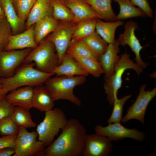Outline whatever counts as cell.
<instances>
[{
    "instance_id": "6da1fadb",
    "label": "cell",
    "mask_w": 156,
    "mask_h": 156,
    "mask_svg": "<svg viewBox=\"0 0 156 156\" xmlns=\"http://www.w3.org/2000/svg\"><path fill=\"white\" fill-rule=\"evenodd\" d=\"M57 138L43 151L41 156H80L84 151L86 131L77 119L71 118Z\"/></svg>"
},
{
    "instance_id": "7a4b0ae2",
    "label": "cell",
    "mask_w": 156,
    "mask_h": 156,
    "mask_svg": "<svg viewBox=\"0 0 156 156\" xmlns=\"http://www.w3.org/2000/svg\"><path fill=\"white\" fill-rule=\"evenodd\" d=\"M35 66L34 62L24 63L16 70L12 76L0 78L2 88L8 92L24 86L42 85L49 78L55 75L51 73L40 71L35 68Z\"/></svg>"
},
{
    "instance_id": "3957f363",
    "label": "cell",
    "mask_w": 156,
    "mask_h": 156,
    "mask_svg": "<svg viewBox=\"0 0 156 156\" xmlns=\"http://www.w3.org/2000/svg\"><path fill=\"white\" fill-rule=\"evenodd\" d=\"M86 76H57L49 78L44 83V86L53 96L55 101L64 100L69 101L77 106L81 102L74 93L75 87L84 83Z\"/></svg>"
},
{
    "instance_id": "277c9868",
    "label": "cell",
    "mask_w": 156,
    "mask_h": 156,
    "mask_svg": "<svg viewBox=\"0 0 156 156\" xmlns=\"http://www.w3.org/2000/svg\"><path fill=\"white\" fill-rule=\"evenodd\" d=\"M130 55L127 52L122 55L114 66L113 74L109 77L105 78L104 88L107 99L111 105H113L117 98L118 90L121 86L122 75L128 69L135 70L139 75L143 71V68L135 63L130 58Z\"/></svg>"
},
{
    "instance_id": "5b68a950",
    "label": "cell",
    "mask_w": 156,
    "mask_h": 156,
    "mask_svg": "<svg viewBox=\"0 0 156 156\" xmlns=\"http://www.w3.org/2000/svg\"><path fill=\"white\" fill-rule=\"evenodd\" d=\"M68 120L64 112L60 108L45 112L44 119L37 127L38 140L45 146L49 145L59 132L65 127Z\"/></svg>"
},
{
    "instance_id": "8992f818",
    "label": "cell",
    "mask_w": 156,
    "mask_h": 156,
    "mask_svg": "<svg viewBox=\"0 0 156 156\" xmlns=\"http://www.w3.org/2000/svg\"><path fill=\"white\" fill-rule=\"evenodd\" d=\"M54 45L48 39L33 49L24 61V63L34 62L36 68L42 71L51 73L60 64Z\"/></svg>"
},
{
    "instance_id": "52a82bcc",
    "label": "cell",
    "mask_w": 156,
    "mask_h": 156,
    "mask_svg": "<svg viewBox=\"0 0 156 156\" xmlns=\"http://www.w3.org/2000/svg\"><path fill=\"white\" fill-rule=\"evenodd\" d=\"M38 136L36 131L30 132L26 128L19 127L13 156H40L46 146L43 142L37 140Z\"/></svg>"
},
{
    "instance_id": "ba28073f",
    "label": "cell",
    "mask_w": 156,
    "mask_h": 156,
    "mask_svg": "<svg viewBox=\"0 0 156 156\" xmlns=\"http://www.w3.org/2000/svg\"><path fill=\"white\" fill-rule=\"evenodd\" d=\"M146 85H142L138 95L134 103L128 108L125 116L122 121L125 123L132 119L139 121L144 124V119L147 107L151 100L156 95V88L153 89L145 90Z\"/></svg>"
},
{
    "instance_id": "9c48e42d",
    "label": "cell",
    "mask_w": 156,
    "mask_h": 156,
    "mask_svg": "<svg viewBox=\"0 0 156 156\" xmlns=\"http://www.w3.org/2000/svg\"><path fill=\"white\" fill-rule=\"evenodd\" d=\"M33 49L0 51V78L12 76Z\"/></svg>"
},
{
    "instance_id": "30bf717a",
    "label": "cell",
    "mask_w": 156,
    "mask_h": 156,
    "mask_svg": "<svg viewBox=\"0 0 156 156\" xmlns=\"http://www.w3.org/2000/svg\"><path fill=\"white\" fill-rule=\"evenodd\" d=\"M108 124V126L105 127L100 125H97L94 128L95 132L107 137L111 141L129 138L142 142L145 138L144 132L135 129L127 128L120 122Z\"/></svg>"
},
{
    "instance_id": "8fae6325",
    "label": "cell",
    "mask_w": 156,
    "mask_h": 156,
    "mask_svg": "<svg viewBox=\"0 0 156 156\" xmlns=\"http://www.w3.org/2000/svg\"><path fill=\"white\" fill-rule=\"evenodd\" d=\"M77 23L64 22L60 23L48 38L54 44L60 64L66 53Z\"/></svg>"
},
{
    "instance_id": "7c38bea8",
    "label": "cell",
    "mask_w": 156,
    "mask_h": 156,
    "mask_svg": "<svg viewBox=\"0 0 156 156\" xmlns=\"http://www.w3.org/2000/svg\"><path fill=\"white\" fill-rule=\"evenodd\" d=\"M136 22L132 21L127 22L124 25V31L120 34L116 39L120 45H128L134 53L136 63L143 69L145 68L147 64L142 60L140 53L143 47L140 44L139 40L135 34V30L138 28Z\"/></svg>"
},
{
    "instance_id": "4fadbf2b",
    "label": "cell",
    "mask_w": 156,
    "mask_h": 156,
    "mask_svg": "<svg viewBox=\"0 0 156 156\" xmlns=\"http://www.w3.org/2000/svg\"><path fill=\"white\" fill-rule=\"evenodd\" d=\"M113 148L111 141L106 136L96 133L87 134L83 156H107Z\"/></svg>"
},
{
    "instance_id": "5bb4252c",
    "label": "cell",
    "mask_w": 156,
    "mask_h": 156,
    "mask_svg": "<svg viewBox=\"0 0 156 156\" xmlns=\"http://www.w3.org/2000/svg\"><path fill=\"white\" fill-rule=\"evenodd\" d=\"M34 26L32 25L21 33L12 35L5 48V51L23 49L36 48L38 45L34 38Z\"/></svg>"
},
{
    "instance_id": "9a60e30c",
    "label": "cell",
    "mask_w": 156,
    "mask_h": 156,
    "mask_svg": "<svg viewBox=\"0 0 156 156\" xmlns=\"http://www.w3.org/2000/svg\"><path fill=\"white\" fill-rule=\"evenodd\" d=\"M70 9L75 22L89 18L103 19L89 4L84 0H61Z\"/></svg>"
},
{
    "instance_id": "2e32d148",
    "label": "cell",
    "mask_w": 156,
    "mask_h": 156,
    "mask_svg": "<svg viewBox=\"0 0 156 156\" xmlns=\"http://www.w3.org/2000/svg\"><path fill=\"white\" fill-rule=\"evenodd\" d=\"M119 45L117 40L114 42L108 44L106 51L98 57V60L105 74V78L109 77L114 73L115 65L120 57L118 55Z\"/></svg>"
},
{
    "instance_id": "e0dca14e",
    "label": "cell",
    "mask_w": 156,
    "mask_h": 156,
    "mask_svg": "<svg viewBox=\"0 0 156 156\" xmlns=\"http://www.w3.org/2000/svg\"><path fill=\"white\" fill-rule=\"evenodd\" d=\"M34 87L25 86L18 88L6 94L8 101L14 106L21 107L29 110L32 107Z\"/></svg>"
},
{
    "instance_id": "ac0fdd59",
    "label": "cell",
    "mask_w": 156,
    "mask_h": 156,
    "mask_svg": "<svg viewBox=\"0 0 156 156\" xmlns=\"http://www.w3.org/2000/svg\"><path fill=\"white\" fill-rule=\"evenodd\" d=\"M55 101L53 96L44 86L34 87L32 107L41 112H46L53 109Z\"/></svg>"
},
{
    "instance_id": "d6986e66",
    "label": "cell",
    "mask_w": 156,
    "mask_h": 156,
    "mask_svg": "<svg viewBox=\"0 0 156 156\" xmlns=\"http://www.w3.org/2000/svg\"><path fill=\"white\" fill-rule=\"evenodd\" d=\"M51 73L57 76H87L89 75L73 58L66 53L60 64Z\"/></svg>"
},
{
    "instance_id": "ffe728a7",
    "label": "cell",
    "mask_w": 156,
    "mask_h": 156,
    "mask_svg": "<svg viewBox=\"0 0 156 156\" xmlns=\"http://www.w3.org/2000/svg\"><path fill=\"white\" fill-rule=\"evenodd\" d=\"M52 12L50 0H36L27 16L26 28L28 29L46 16H52Z\"/></svg>"
},
{
    "instance_id": "44dd1931",
    "label": "cell",
    "mask_w": 156,
    "mask_h": 156,
    "mask_svg": "<svg viewBox=\"0 0 156 156\" xmlns=\"http://www.w3.org/2000/svg\"><path fill=\"white\" fill-rule=\"evenodd\" d=\"M35 24L34 29V38L38 45L47 35L54 31L60 23L52 16L48 15Z\"/></svg>"
},
{
    "instance_id": "7402d4cb",
    "label": "cell",
    "mask_w": 156,
    "mask_h": 156,
    "mask_svg": "<svg viewBox=\"0 0 156 156\" xmlns=\"http://www.w3.org/2000/svg\"><path fill=\"white\" fill-rule=\"evenodd\" d=\"M1 5L6 19L9 23L12 33L14 35L19 33L24 26V22L18 16L12 0H0Z\"/></svg>"
},
{
    "instance_id": "603a6c76",
    "label": "cell",
    "mask_w": 156,
    "mask_h": 156,
    "mask_svg": "<svg viewBox=\"0 0 156 156\" xmlns=\"http://www.w3.org/2000/svg\"><path fill=\"white\" fill-rule=\"evenodd\" d=\"M123 24L120 20L105 22L97 19L95 31L108 44L113 43L116 41L115 36L117 28Z\"/></svg>"
},
{
    "instance_id": "cb8c5ba5",
    "label": "cell",
    "mask_w": 156,
    "mask_h": 156,
    "mask_svg": "<svg viewBox=\"0 0 156 156\" xmlns=\"http://www.w3.org/2000/svg\"><path fill=\"white\" fill-rule=\"evenodd\" d=\"M106 21H117L112 5V0H84Z\"/></svg>"
},
{
    "instance_id": "d4e9b609",
    "label": "cell",
    "mask_w": 156,
    "mask_h": 156,
    "mask_svg": "<svg viewBox=\"0 0 156 156\" xmlns=\"http://www.w3.org/2000/svg\"><path fill=\"white\" fill-rule=\"evenodd\" d=\"M117 2L120 7V11L117 15V20H124L127 18L146 16L143 12L138 8L136 7L130 0H113Z\"/></svg>"
},
{
    "instance_id": "484cf974",
    "label": "cell",
    "mask_w": 156,
    "mask_h": 156,
    "mask_svg": "<svg viewBox=\"0 0 156 156\" xmlns=\"http://www.w3.org/2000/svg\"><path fill=\"white\" fill-rule=\"evenodd\" d=\"M66 53L74 59L90 57L98 60V57L81 39H72Z\"/></svg>"
},
{
    "instance_id": "4316f807",
    "label": "cell",
    "mask_w": 156,
    "mask_h": 156,
    "mask_svg": "<svg viewBox=\"0 0 156 156\" xmlns=\"http://www.w3.org/2000/svg\"><path fill=\"white\" fill-rule=\"evenodd\" d=\"M11 117L19 127L27 129L34 127L36 125L31 119L29 110L21 107H14Z\"/></svg>"
},
{
    "instance_id": "83f0119b",
    "label": "cell",
    "mask_w": 156,
    "mask_h": 156,
    "mask_svg": "<svg viewBox=\"0 0 156 156\" xmlns=\"http://www.w3.org/2000/svg\"><path fill=\"white\" fill-rule=\"evenodd\" d=\"M50 1L52 7V16L53 18L64 22L76 23L71 11L61 0Z\"/></svg>"
},
{
    "instance_id": "f1b7e54d",
    "label": "cell",
    "mask_w": 156,
    "mask_h": 156,
    "mask_svg": "<svg viewBox=\"0 0 156 156\" xmlns=\"http://www.w3.org/2000/svg\"><path fill=\"white\" fill-rule=\"evenodd\" d=\"M81 40L98 57L106 51L108 44L95 31Z\"/></svg>"
},
{
    "instance_id": "f546056e",
    "label": "cell",
    "mask_w": 156,
    "mask_h": 156,
    "mask_svg": "<svg viewBox=\"0 0 156 156\" xmlns=\"http://www.w3.org/2000/svg\"><path fill=\"white\" fill-rule=\"evenodd\" d=\"M97 18H89L77 23L72 39L80 40L86 37L95 31Z\"/></svg>"
},
{
    "instance_id": "4dcf8cb0",
    "label": "cell",
    "mask_w": 156,
    "mask_h": 156,
    "mask_svg": "<svg viewBox=\"0 0 156 156\" xmlns=\"http://www.w3.org/2000/svg\"><path fill=\"white\" fill-rule=\"evenodd\" d=\"M74 59L89 75L90 74L96 77L104 73L103 70L97 59L85 57Z\"/></svg>"
},
{
    "instance_id": "1f68e13d",
    "label": "cell",
    "mask_w": 156,
    "mask_h": 156,
    "mask_svg": "<svg viewBox=\"0 0 156 156\" xmlns=\"http://www.w3.org/2000/svg\"><path fill=\"white\" fill-rule=\"evenodd\" d=\"M131 96V94H129L124 96L120 99L117 98L115 100L113 104V108L112 114L107 121L108 124L120 122L122 121L124 105Z\"/></svg>"
},
{
    "instance_id": "d6a6232c",
    "label": "cell",
    "mask_w": 156,
    "mask_h": 156,
    "mask_svg": "<svg viewBox=\"0 0 156 156\" xmlns=\"http://www.w3.org/2000/svg\"><path fill=\"white\" fill-rule=\"evenodd\" d=\"M36 0H14L16 12L22 21L24 22Z\"/></svg>"
},
{
    "instance_id": "836d02e7",
    "label": "cell",
    "mask_w": 156,
    "mask_h": 156,
    "mask_svg": "<svg viewBox=\"0 0 156 156\" xmlns=\"http://www.w3.org/2000/svg\"><path fill=\"white\" fill-rule=\"evenodd\" d=\"M18 129L11 117L0 120V134L2 136L17 135Z\"/></svg>"
},
{
    "instance_id": "e575fe53",
    "label": "cell",
    "mask_w": 156,
    "mask_h": 156,
    "mask_svg": "<svg viewBox=\"0 0 156 156\" xmlns=\"http://www.w3.org/2000/svg\"><path fill=\"white\" fill-rule=\"evenodd\" d=\"M12 34L11 27L6 19L0 20V51L5 50Z\"/></svg>"
},
{
    "instance_id": "d590c367",
    "label": "cell",
    "mask_w": 156,
    "mask_h": 156,
    "mask_svg": "<svg viewBox=\"0 0 156 156\" xmlns=\"http://www.w3.org/2000/svg\"><path fill=\"white\" fill-rule=\"evenodd\" d=\"M6 93L0 96V120L8 117H11L14 105L10 103L6 98Z\"/></svg>"
},
{
    "instance_id": "8d00e7d4",
    "label": "cell",
    "mask_w": 156,
    "mask_h": 156,
    "mask_svg": "<svg viewBox=\"0 0 156 156\" xmlns=\"http://www.w3.org/2000/svg\"><path fill=\"white\" fill-rule=\"evenodd\" d=\"M132 3L137 6L150 18L153 17V12L147 0H130Z\"/></svg>"
},
{
    "instance_id": "74e56055",
    "label": "cell",
    "mask_w": 156,
    "mask_h": 156,
    "mask_svg": "<svg viewBox=\"0 0 156 156\" xmlns=\"http://www.w3.org/2000/svg\"><path fill=\"white\" fill-rule=\"evenodd\" d=\"M17 135L3 136L0 138V149L10 147L14 149Z\"/></svg>"
},
{
    "instance_id": "f35d334b",
    "label": "cell",
    "mask_w": 156,
    "mask_h": 156,
    "mask_svg": "<svg viewBox=\"0 0 156 156\" xmlns=\"http://www.w3.org/2000/svg\"><path fill=\"white\" fill-rule=\"evenodd\" d=\"M14 148L6 147L0 149V156H10L14 153Z\"/></svg>"
},
{
    "instance_id": "ab89813d",
    "label": "cell",
    "mask_w": 156,
    "mask_h": 156,
    "mask_svg": "<svg viewBox=\"0 0 156 156\" xmlns=\"http://www.w3.org/2000/svg\"><path fill=\"white\" fill-rule=\"evenodd\" d=\"M6 18L2 8L0 2V20L5 19Z\"/></svg>"
},
{
    "instance_id": "60d3db41",
    "label": "cell",
    "mask_w": 156,
    "mask_h": 156,
    "mask_svg": "<svg viewBox=\"0 0 156 156\" xmlns=\"http://www.w3.org/2000/svg\"><path fill=\"white\" fill-rule=\"evenodd\" d=\"M6 90L3 88H0V96L4 94L8 93Z\"/></svg>"
},
{
    "instance_id": "b9f144b4",
    "label": "cell",
    "mask_w": 156,
    "mask_h": 156,
    "mask_svg": "<svg viewBox=\"0 0 156 156\" xmlns=\"http://www.w3.org/2000/svg\"><path fill=\"white\" fill-rule=\"evenodd\" d=\"M0 88H2L1 86L0 83Z\"/></svg>"
}]
</instances>
